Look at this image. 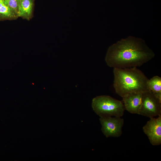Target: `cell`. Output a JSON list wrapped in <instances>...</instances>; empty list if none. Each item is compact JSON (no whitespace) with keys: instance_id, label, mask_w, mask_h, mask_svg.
<instances>
[{"instance_id":"cell-1","label":"cell","mask_w":161,"mask_h":161,"mask_svg":"<svg viewBox=\"0 0 161 161\" xmlns=\"http://www.w3.org/2000/svg\"><path fill=\"white\" fill-rule=\"evenodd\" d=\"M155 56L142 38L129 36L110 46L105 58L107 65L114 68L140 67Z\"/></svg>"},{"instance_id":"cell-2","label":"cell","mask_w":161,"mask_h":161,"mask_svg":"<svg viewBox=\"0 0 161 161\" xmlns=\"http://www.w3.org/2000/svg\"><path fill=\"white\" fill-rule=\"evenodd\" d=\"M113 86L116 93L123 97L133 92L143 93L149 90L148 80L137 67L114 68Z\"/></svg>"},{"instance_id":"cell-3","label":"cell","mask_w":161,"mask_h":161,"mask_svg":"<svg viewBox=\"0 0 161 161\" xmlns=\"http://www.w3.org/2000/svg\"><path fill=\"white\" fill-rule=\"evenodd\" d=\"M93 110L100 117H121L125 110L121 101L106 95L97 96L92 100Z\"/></svg>"},{"instance_id":"cell-4","label":"cell","mask_w":161,"mask_h":161,"mask_svg":"<svg viewBox=\"0 0 161 161\" xmlns=\"http://www.w3.org/2000/svg\"><path fill=\"white\" fill-rule=\"evenodd\" d=\"M139 114L150 118L161 114V100L150 90L142 93Z\"/></svg>"},{"instance_id":"cell-5","label":"cell","mask_w":161,"mask_h":161,"mask_svg":"<svg viewBox=\"0 0 161 161\" xmlns=\"http://www.w3.org/2000/svg\"><path fill=\"white\" fill-rule=\"evenodd\" d=\"M99 120L102 131L106 137H117L122 135L123 118L121 117H100Z\"/></svg>"},{"instance_id":"cell-6","label":"cell","mask_w":161,"mask_h":161,"mask_svg":"<svg viewBox=\"0 0 161 161\" xmlns=\"http://www.w3.org/2000/svg\"><path fill=\"white\" fill-rule=\"evenodd\" d=\"M155 118L152 117L143 127V132L153 145L161 144V114Z\"/></svg>"},{"instance_id":"cell-7","label":"cell","mask_w":161,"mask_h":161,"mask_svg":"<svg viewBox=\"0 0 161 161\" xmlns=\"http://www.w3.org/2000/svg\"><path fill=\"white\" fill-rule=\"evenodd\" d=\"M142 93H132L122 97L125 109L131 113L139 114L141 105Z\"/></svg>"},{"instance_id":"cell-8","label":"cell","mask_w":161,"mask_h":161,"mask_svg":"<svg viewBox=\"0 0 161 161\" xmlns=\"http://www.w3.org/2000/svg\"><path fill=\"white\" fill-rule=\"evenodd\" d=\"M35 0H20L18 7V17L27 21L33 17Z\"/></svg>"},{"instance_id":"cell-9","label":"cell","mask_w":161,"mask_h":161,"mask_svg":"<svg viewBox=\"0 0 161 161\" xmlns=\"http://www.w3.org/2000/svg\"><path fill=\"white\" fill-rule=\"evenodd\" d=\"M18 18L8 7L5 0H0V21L13 20Z\"/></svg>"},{"instance_id":"cell-10","label":"cell","mask_w":161,"mask_h":161,"mask_svg":"<svg viewBox=\"0 0 161 161\" xmlns=\"http://www.w3.org/2000/svg\"><path fill=\"white\" fill-rule=\"evenodd\" d=\"M147 85L148 89L161 100V78L156 75L148 79Z\"/></svg>"},{"instance_id":"cell-11","label":"cell","mask_w":161,"mask_h":161,"mask_svg":"<svg viewBox=\"0 0 161 161\" xmlns=\"http://www.w3.org/2000/svg\"><path fill=\"white\" fill-rule=\"evenodd\" d=\"M20 0H5L6 3L8 7L13 13H15L18 16V7Z\"/></svg>"}]
</instances>
